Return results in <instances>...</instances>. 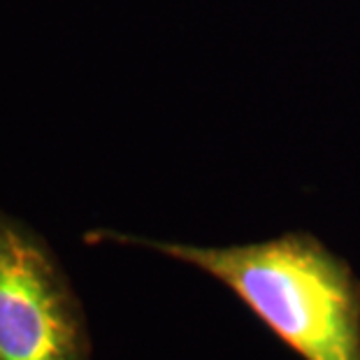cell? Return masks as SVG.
<instances>
[{
    "instance_id": "cell-2",
    "label": "cell",
    "mask_w": 360,
    "mask_h": 360,
    "mask_svg": "<svg viewBox=\"0 0 360 360\" xmlns=\"http://www.w3.org/2000/svg\"><path fill=\"white\" fill-rule=\"evenodd\" d=\"M84 304L51 244L0 207V360H91Z\"/></svg>"
},
{
    "instance_id": "cell-1",
    "label": "cell",
    "mask_w": 360,
    "mask_h": 360,
    "mask_svg": "<svg viewBox=\"0 0 360 360\" xmlns=\"http://www.w3.org/2000/svg\"><path fill=\"white\" fill-rule=\"evenodd\" d=\"M86 242L158 251L210 274L302 360H360V279L309 233L198 247L98 228Z\"/></svg>"
}]
</instances>
